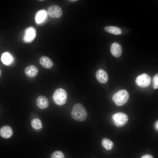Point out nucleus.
Wrapping results in <instances>:
<instances>
[{"label":"nucleus","instance_id":"obj_1","mask_svg":"<svg viewBox=\"0 0 158 158\" xmlns=\"http://www.w3.org/2000/svg\"><path fill=\"white\" fill-rule=\"evenodd\" d=\"M87 116V111L82 104L78 103L73 106L71 112V116L73 119L83 121L85 120Z\"/></svg>","mask_w":158,"mask_h":158},{"label":"nucleus","instance_id":"obj_2","mask_svg":"<svg viewBox=\"0 0 158 158\" xmlns=\"http://www.w3.org/2000/svg\"><path fill=\"white\" fill-rule=\"evenodd\" d=\"M129 97L128 92L126 90H122L115 93L113 96L112 99L116 105L120 106L127 102Z\"/></svg>","mask_w":158,"mask_h":158},{"label":"nucleus","instance_id":"obj_3","mask_svg":"<svg viewBox=\"0 0 158 158\" xmlns=\"http://www.w3.org/2000/svg\"><path fill=\"white\" fill-rule=\"evenodd\" d=\"M67 94L66 91L61 88L56 89L53 95V99L54 102L57 105H62L66 102Z\"/></svg>","mask_w":158,"mask_h":158},{"label":"nucleus","instance_id":"obj_4","mask_svg":"<svg viewBox=\"0 0 158 158\" xmlns=\"http://www.w3.org/2000/svg\"><path fill=\"white\" fill-rule=\"evenodd\" d=\"M112 118L114 124L118 127H121L125 125L128 119L127 115L122 112H118L113 114Z\"/></svg>","mask_w":158,"mask_h":158},{"label":"nucleus","instance_id":"obj_5","mask_svg":"<svg viewBox=\"0 0 158 158\" xmlns=\"http://www.w3.org/2000/svg\"><path fill=\"white\" fill-rule=\"evenodd\" d=\"M151 80V78L150 76L146 73H143L136 78L135 83L139 86L145 87L150 85Z\"/></svg>","mask_w":158,"mask_h":158},{"label":"nucleus","instance_id":"obj_6","mask_svg":"<svg viewBox=\"0 0 158 158\" xmlns=\"http://www.w3.org/2000/svg\"><path fill=\"white\" fill-rule=\"evenodd\" d=\"M47 13L50 17L57 18L61 16L62 10L59 6L54 5L51 6L48 8Z\"/></svg>","mask_w":158,"mask_h":158},{"label":"nucleus","instance_id":"obj_7","mask_svg":"<svg viewBox=\"0 0 158 158\" xmlns=\"http://www.w3.org/2000/svg\"><path fill=\"white\" fill-rule=\"evenodd\" d=\"M110 51L112 55L116 57H120L122 53L121 47L119 44L117 42H114L111 44Z\"/></svg>","mask_w":158,"mask_h":158},{"label":"nucleus","instance_id":"obj_8","mask_svg":"<svg viewBox=\"0 0 158 158\" xmlns=\"http://www.w3.org/2000/svg\"><path fill=\"white\" fill-rule=\"evenodd\" d=\"M13 133L12 129L9 126H4L0 129V135L4 138H10L12 135Z\"/></svg>","mask_w":158,"mask_h":158},{"label":"nucleus","instance_id":"obj_9","mask_svg":"<svg viewBox=\"0 0 158 158\" xmlns=\"http://www.w3.org/2000/svg\"><path fill=\"white\" fill-rule=\"evenodd\" d=\"M96 77L97 80L102 83H106L108 80L107 73L102 69H99L96 73Z\"/></svg>","mask_w":158,"mask_h":158},{"label":"nucleus","instance_id":"obj_10","mask_svg":"<svg viewBox=\"0 0 158 158\" xmlns=\"http://www.w3.org/2000/svg\"><path fill=\"white\" fill-rule=\"evenodd\" d=\"M36 103L38 107L42 109L47 107L49 104L47 98L43 95L40 96L37 98Z\"/></svg>","mask_w":158,"mask_h":158},{"label":"nucleus","instance_id":"obj_11","mask_svg":"<svg viewBox=\"0 0 158 158\" xmlns=\"http://www.w3.org/2000/svg\"><path fill=\"white\" fill-rule=\"evenodd\" d=\"M39 62L42 66L46 68H50L53 65L52 60L46 56H42L40 59Z\"/></svg>","mask_w":158,"mask_h":158},{"label":"nucleus","instance_id":"obj_12","mask_svg":"<svg viewBox=\"0 0 158 158\" xmlns=\"http://www.w3.org/2000/svg\"><path fill=\"white\" fill-rule=\"evenodd\" d=\"M25 72L28 76L32 78L37 75L38 72V69L34 65H31L25 68Z\"/></svg>","mask_w":158,"mask_h":158},{"label":"nucleus","instance_id":"obj_13","mask_svg":"<svg viewBox=\"0 0 158 158\" xmlns=\"http://www.w3.org/2000/svg\"><path fill=\"white\" fill-rule=\"evenodd\" d=\"M104 30L106 32L115 35H119L122 33L121 29L116 26H107L104 27Z\"/></svg>","mask_w":158,"mask_h":158},{"label":"nucleus","instance_id":"obj_14","mask_svg":"<svg viewBox=\"0 0 158 158\" xmlns=\"http://www.w3.org/2000/svg\"><path fill=\"white\" fill-rule=\"evenodd\" d=\"M32 127L35 129L40 130L42 127L41 121L38 118H35L31 121Z\"/></svg>","mask_w":158,"mask_h":158},{"label":"nucleus","instance_id":"obj_15","mask_svg":"<svg viewBox=\"0 0 158 158\" xmlns=\"http://www.w3.org/2000/svg\"><path fill=\"white\" fill-rule=\"evenodd\" d=\"M102 146L107 150H111L113 147V143L112 141L107 138H104L102 141Z\"/></svg>","mask_w":158,"mask_h":158},{"label":"nucleus","instance_id":"obj_16","mask_svg":"<svg viewBox=\"0 0 158 158\" xmlns=\"http://www.w3.org/2000/svg\"><path fill=\"white\" fill-rule=\"evenodd\" d=\"M35 35V31L32 28H29L27 30L25 39L26 41H29L33 39Z\"/></svg>","mask_w":158,"mask_h":158},{"label":"nucleus","instance_id":"obj_17","mask_svg":"<svg viewBox=\"0 0 158 158\" xmlns=\"http://www.w3.org/2000/svg\"><path fill=\"white\" fill-rule=\"evenodd\" d=\"M1 60L4 64L8 65L11 62L12 58L8 53L5 52L1 56Z\"/></svg>","mask_w":158,"mask_h":158},{"label":"nucleus","instance_id":"obj_18","mask_svg":"<svg viewBox=\"0 0 158 158\" xmlns=\"http://www.w3.org/2000/svg\"><path fill=\"white\" fill-rule=\"evenodd\" d=\"M46 13L45 11L42 10L37 14L36 17V21L37 23L42 22L45 18Z\"/></svg>","mask_w":158,"mask_h":158},{"label":"nucleus","instance_id":"obj_19","mask_svg":"<svg viewBox=\"0 0 158 158\" xmlns=\"http://www.w3.org/2000/svg\"><path fill=\"white\" fill-rule=\"evenodd\" d=\"M51 158H64V156L61 151L57 150L51 154Z\"/></svg>","mask_w":158,"mask_h":158},{"label":"nucleus","instance_id":"obj_20","mask_svg":"<svg viewBox=\"0 0 158 158\" xmlns=\"http://www.w3.org/2000/svg\"><path fill=\"white\" fill-rule=\"evenodd\" d=\"M153 87L154 89H157L158 87V74H156L153 79Z\"/></svg>","mask_w":158,"mask_h":158},{"label":"nucleus","instance_id":"obj_21","mask_svg":"<svg viewBox=\"0 0 158 158\" xmlns=\"http://www.w3.org/2000/svg\"><path fill=\"white\" fill-rule=\"evenodd\" d=\"M141 158H153V157L150 155L146 154L142 156Z\"/></svg>","mask_w":158,"mask_h":158},{"label":"nucleus","instance_id":"obj_22","mask_svg":"<svg viewBox=\"0 0 158 158\" xmlns=\"http://www.w3.org/2000/svg\"><path fill=\"white\" fill-rule=\"evenodd\" d=\"M158 121H157L156 123H155V128H156V129L158 130Z\"/></svg>","mask_w":158,"mask_h":158},{"label":"nucleus","instance_id":"obj_23","mask_svg":"<svg viewBox=\"0 0 158 158\" xmlns=\"http://www.w3.org/2000/svg\"><path fill=\"white\" fill-rule=\"evenodd\" d=\"M69 1H71V2H75V1H77V0H70Z\"/></svg>","mask_w":158,"mask_h":158},{"label":"nucleus","instance_id":"obj_24","mask_svg":"<svg viewBox=\"0 0 158 158\" xmlns=\"http://www.w3.org/2000/svg\"><path fill=\"white\" fill-rule=\"evenodd\" d=\"M1 70H0V76L1 74Z\"/></svg>","mask_w":158,"mask_h":158}]
</instances>
